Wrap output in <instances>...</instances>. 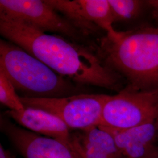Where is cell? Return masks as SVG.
<instances>
[{
	"label": "cell",
	"mask_w": 158,
	"mask_h": 158,
	"mask_svg": "<svg viewBox=\"0 0 158 158\" xmlns=\"http://www.w3.org/2000/svg\"><path fill=\"white\" fill-rule=\"evenodd\" d=\"M0 33L56 73L78 85L121 90L122 77L90 48L0 17Z\"/></svg>",
	"instance_id": "obj_1"
},
{
	"label": "cell",
	"mask_w": 158,
	"mask_h": 158,
	"mask_svg": "<svg viewBox=\"0 0 158 158\" xmlns=\"http://www.w3.org/2000/svg\"><path fill=\"white\" fill-rule=\"evenodd\" d=\"M96 53L136 90H158V27L143 26L102 38Z\"/></svg>",
	"instance_id": "obj_2"
},
{
	"label": "cell",
	"mask_w": 158,
	"mask_h": 158,
	"mask_svg": "<svg viewBox=\"0 0 158 158\" xmlns=\"http://www.w3.org/2000/svg\"><path fill=\"white\" fill-rule=\"evenodd\" d=\"M0 72L21 93V97L59 98L81 94L73 81L6 40H0Z\"/></svg>",
	"instance_id": "obj_3"
},
{
	"label": "cell",
	"mask_w": 158,
	"mask_h": 158,
	"mask_svg": "<svg viewBox=\"0 0 158 158\" xmlns=\"http://www.w3.org/2000/svg\"><path fill=\"white\" fill-rule=\"evenodd\" d=\"M110 96L79 94L59 98L21 97L25 107L43 110L62 120L71 130L84 131L98 127Z\"/></svg>",
	"instance_id": "obj_4"
},
{
	"label": "cell",
	"mask_w": 158,
	"mask_h": 158,
	"mask_svg": "<svg viewBox=\"0 0 158 158\" xmlns=\"http://www.w3.org/2000/svg\"><path fill=\"white\" fill-rule=\"evenodd\" d=\"M158 119V90H136L127 87L110 96L99 126L125 130Z\"/></svg>",
	"instance_id": "obj_5"
},
{
	"label": "cell",
	"mask_w": 158,
	"mask_h": 158,
	"mask_svg": "<svg viewBox=\"0 0 158 158\" xmlns=\"http://www.w3.org/2000/svg\"><path fill=\"white\" fill-rule=\"evenodd\" d=\"M0 17L23 23L43 32L61 35L77 43L85 36L45 1L1 0Z\"/></svg>",
	"instance_id": "obj_6"
},
{
	"label": "cell",
	"mask_w": 158,
	"mask_h": 158,
	"mask_svg": "<svg viewBox=\"0 0 158 158\" xmlns=\"http://www.w3.org/2000/svg\"><path fill=\"white\" fill-rule=\"evenodd\" d=\"M0 127L23 158H81L70 142L34 133L12 123L5 115L1 117Z\"/></svg>",
	"instance_id": "obj_7"
},
{
	"label": "cell",
	"mask_w": 158,
	"mask_h": 158,
	"mask_svg": "<svg viewBox=\"0 0 158 158\" xmlns=\"http://www.w3.org/2000/svg\"><path fill=\"white\" fill-rule=\"evenodd\" d=\"M113 136L124 158H158V119L125 130L100 126Z\"/></svg>",
	"instance_id": "obj_8"
},
{
	"label": "cell",
	"mask_w": 158,
	"mask_h": 158,
	"mask_svg": "<svg viewBox=\"0 0 158 158\" xmlns=\"http://www.w3.org/2000/svg\"><path fill=\"white\" fill-rule=\"evenodd\" d=\"M5 116L37 134L67 142L71 140L72 130L56 115L43 110L26 107L22 113L8 110Z\"/></svg>",
	"instance_id": "obj_9"
},
{
	"label": "cell",
	"mask_w": 158,
	"mask_h": 158,
	"mask_svg": "<svg viewBox=\"0 0 158 158\" xmlns=\"http://www.w3.org/2000/svg\"><path fill=\"white\" fill-rule=\"evenodd\" d=\"M70 143L81 158H124L112 135L100 126L73 132Z\"/></svg>",
	"instance_id": "obj_10"
},
{
	"label": "cell",
	"mask_w": 158,
	"mask_h": 158,
	"mask_svg": "<svg viewBox=\"0 0 158 158\" xmlns=\"http://www.w3.org/2000/svg\"><path fill=\"white\" fill-rule=\"evenodd\" d=\"M85 17L90 23L107 32V36L115 38L119 31L114 28L115 23L108 0H77Z\"/></svg>",
	"instance_id": "obj_11"
},
{
	"label": "cell",
	"mask_w": 158,
	"mask_h": 158,
	"mask_svg": "<svg viewBox=\"0 0 158 158\" xmlns=\"http://www.w3.org/2000/svg\"><path fill=\"white\" fill-rule=\"evenodd\" d=\"M56 11L61 12L85 36L96 34L100 28L85 17L77 0H45Z\"/></svg>",
	"instance_id": "obj_12"
},
{
	"label": "cell",
	"mask_w": 158,
	"mask_h": 158,
	"mask_svg": "<svg viewBox=\"0 0 158 158\" xmlns=\"http://www.w3.org/2000/svg\"><path fill=\"white\" fill-rule=\"evenodd\" d=\"M115 23H133L150 14L148 0H108Z\"/></svg>",
	"instance_id": "obj_13"
},
{
	"label": "cell",
	"mask_w": 158,
	"mask_h": 158,
	"mask_svg": "<svg viewBox=\"0 0 158 158\" xmlns=\"http://www.w3.org/2000/svg\"><path fill=\"white\" fill-rule=\"evenodd\" d=\"M0 102L10 110L22 113L25 107L17 90L4 74L0 72Z\"/></svg>",
	"instance_id": "obj_14"
},
{
	"label": "cell",
	"mask_w": 158,
	"mask_h": 158,
	"mask_svg": "<svg viewBox=\"0 0 158 158\" xmlns=\"http://www.w3.org/2000/svg\"><path fill=\"white\" fill-rule=\"evenodd\" d=\"M151 16L158 27V0H148Z\"/></svg>",
	"instance_id": "obj_15"
},
{
	"label": "cell",
	"mask_w": 158,
	"mask_h": 158,
	"mask_svg": "<svg viewBox=\"0 0 158 158\" xmlns=\"http://www.w3.org/2000/svg\"><path fill=\"white\" fill-rule=\"evenodd\" d=\"M0 158H15L13 155H12L9 151L5 149L4 147L1 144L0 145Z\"/></svg>",
	"instance_id": "obj_16"
}]
</instances>
